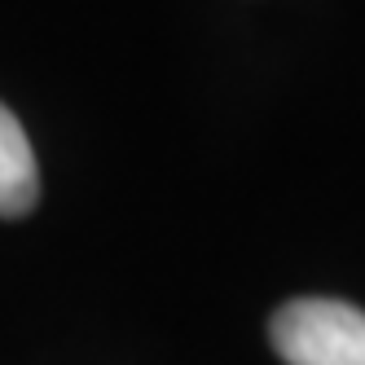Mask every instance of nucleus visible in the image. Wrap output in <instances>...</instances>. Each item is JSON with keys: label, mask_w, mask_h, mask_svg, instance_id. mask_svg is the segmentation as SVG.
<instances>
[{"label": "nucleus", "mask_w": 365, "mask_h": 365, "mask_svg": "<svg viewBox=\"0 0 365 365\" xmlns=\"http://www.w3.org/2000/svg\"><path fill=\"white\" fill-rule=\"evenodd\" d=\"M40 202V168L36 150L14 119L9 106H0V216L18 220Z\"/></svg>", "instance_id": "f03ea898"}, {"label": "nucleus", "mask_w": 365, "mask_h": 365, "mask_svg": "<svg viewBox=\"0 0 365 365\" xmlns=\"http://www.w3.org/2000/svg\"><path fill=\"white\" fill-rule=\"evenodd\" d=\"M269 339L286 365H365V312L344 299H291Z\"/></svg>", "instance_id": "f257e3e1"}]
</instances>
